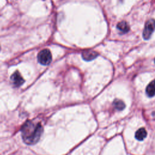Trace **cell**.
Instances as JSON below:
<instances>
[{
    "instance_id": "obj_2",
    "label": "cell",
    "mask_w": 155,
    "mask_h": 155,
    "mask_svg": "<svg viewBox=\"0 0 155 155\" xmlns=\"http://www.w3.org/2000/svg\"><path fill=\"white\" fill-rule=\"evenodd\" d=\"M52 59L51 53L50 50L45 48L40 51L38 54V62L44 65H48Z\"/></svg>"
},
{
    "instance_id": "obj_5",
    "label": "cell",
    "mask_w": 155,
    "mask_h": 155,
    "mask_svg": "<svg viewBox=\"0 0 155 155\" xmlns=\"http://www.w3.org/2000/svg\"><path fill=\"white\" fill-rule=\"evenodd\" d=\"M98 56V53L93 50H84L82 53V57L86 61H90Z\"/></svg>"
},
{
    "instance_id": "obj_4",
    "label": "cell",
    "mask_w": 155,
    "mask_h": 155,
    "mask_svg": "<svg viewBox=\"0 0 155 155\" xmlns=\"http://www.w3.org/2000/svg\"><path fill=\"white\" fill-rule=\"evenodd\" d=\"M10 79L13 85L17 87L21 86L24 82V79L18 70L13 73V74L10 77Z\"/></svg>"
},
{
    "instance_id": "obj_8",
    "label": "cell",
    "mask_w": 155,
    "mask_h": 155,
    "mask_svg": "<svg viewBox=\"0 0 155 155\" xmlns=\"http://www.w3.org/2000/svg\"><path fill=\"white\" fill-rule=\"evenodd\" d=\"M117 28L122 33H125L129 31L130 26L127 22L122 21L117 24Z\"/></svg>"
},
{
    "instance_id": "obj_10",
    "label": "cell",
    "mask_w": 155,
    "mask_h": 155,
    "mask_svg": "<svg viewBox=\"0 0 155 155\" xmlns=\"http://www.w3.org/2000/svg\"><path fill=\"white\" fill-rule=\"evenodd\" d=\"M154 63H155V59H154Z\"/></svg>"
},
{
    "instance_id": "obj_7",
    "label": "cell",
    "mask_w": 155,
    "mask_h": 155,
    "mask_svg": "<svg viewBox=\"0 0 155 155\" xmlns=\"http://www.w3.org/2000/svg\"><path fill=\"white\" fill-rule=\"evenodd\" d=\"M147 135V132L144 128H140L138 129L135 133V138L137 140H143Z\"/></svg>"
},
{
    "instance_id": "obj_11",
    "label": "cell",
    "mask_w": 155,
    "mask_h": 155,
    "mask_svg": "<svg viewBox=\"0 0 155 155\" xmlns=\"http://www.w3.org/2000/svg\"><path fill=\"white\" fill-rule=\"evenodd\" d=\"M0 50H1V47H0Z\"/></svg>"
},
{
    "instance_id": "obj_6",
    "label": "cell",
    "mask_w": 155,
    "mask_h": 155,
    "mask_svg": "<svg viewBox=\"0 0 155 155\" xmlns=\"http://www.w3.org/2000/svg\"><path fill=\"white\" fill-rule=\"evenodd\" d=\"M146 94L148 97H153L155 96V79L153 80L146 88Z\"/></svg>"
},
{
    "instance_id": "obj_1",
    "label": "cell",
    "mask_w": 155,
    "mask_h": 155,
    "mask_svg": "<svg viewBox=\"0 0 155 155\" xmlns=\"http://www.w3.org/2000/svg\"><path fill=\"white\" fill-rule=\"evenodd\" d=\"M21 133L22 138L25 143L34 145L40 139L43 133V127L40 123L34 124L28 120L22 126Z\"/></svg>"
},
{
    "instance_id": "obj_3",
    "label": "cell",
    "mask_w": 155,
    "mask_h": 155,
    "mask_svg": "<svg viewBox=\"0 0 155 155\" xmlns=\"http://www.w3.org/2000/svg\"><path fill=\"white\" fill-rule=\"evenodd\" d=\"M155 29V19H150L148 20L145 24L143 31V38L145 40L150 38L152 33Z\"/></svg>"
},
{
    "instance_id": "obj_9",
    "label": "cell",
    "mask_w": 155,
    "mask_h": 155,
    "mask_svg": "<svg viewBox=\"0 0 155 155\" xmlns=\"http://www.w3.org/2000/svg\"><path fill=\"white\" fill-rule=\"evenodd\" d=\"M113 105L114 107H115V108L117 110H122L125 108V103L120 100V99H115L113 102Z\"/></svg>"
}]
</instances>
